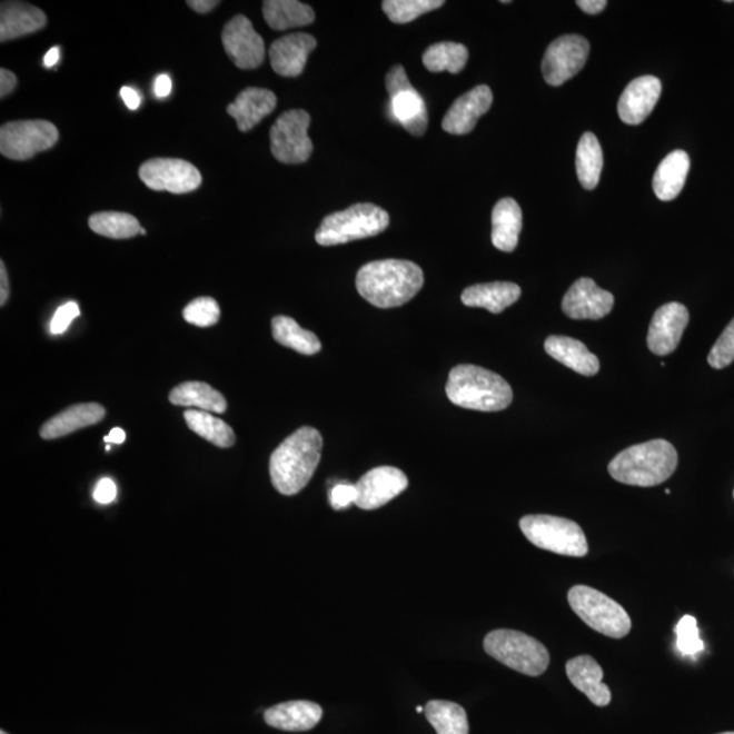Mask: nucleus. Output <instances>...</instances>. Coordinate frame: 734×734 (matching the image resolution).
<instances>
[{"instance_id": "f257e3e1", "label": "nucleus", "mask_w": 734, "mask_h": 734, "mask_svg": "<svg viewBox=\"0 0 734 734\" xmlns=\"http://www.w3.org/2000/svg\"><path fill=\"white\" fill-rule=\"evenodd\" d=\"M424 271L408 260H377L359 269L357 289L377 308H397L411 301L424 287Z\"/></svg>"}, {"instance_id": "f03ea898", "label": "nucleus", "mask_w": 734, "mask_h": 734, "mask_svg": "<svg viewBox=\"0 0 734 734\" xmlns=\"http://www.w3.org/2000/svg\"><path fill=\"white\" fill-rule=\"evenodd\" d=\"M323 437L314 427H301L275 449L269 475L278 493L296 495L314 477L321 460Z\"/></svg>"}, {"instance_id": "7ed1b4c3", "label": "nucleus", "mask_w": 734, "mask_h": 734, "mask_svg": "<svg viewBox=\"0 0 734 734\" xmlns=\"http://www.w3.org/2000/svg\"><path fill=\"white\" fill-rule=\"evenodd\" d=\"M677 463L675 446L665 439H653L621 452L609 463L608 470L623 485L654 487L669 479Z\"/></svg>"}, {"instance_id": "20e7f679", "label": "nucleus", "mask_w": 734, "mask_h": 734, "mask_svg": "<svg viewBox=\"0 0 734 734\" xmlns=\"http://www.w3.org/2000/svg\"><path fill=\"white\" fill-rule=\"evenodd\" d=\"M446 396L456 406L497 413L513 401V390L497 373L475 365H458L449 373Z\"/></svg>"}, {"instance_id": "39448f33", "label": "nucleus", "mask_w": 734, "mask_h": 734, "mask_svg": "<svg viewBox=\"0 0 734 734\" xmlns=\"http://www.w3.org/2000/svg\"><path fill=\"white\" fill-rule=\"evenodd\" d=\"M388 226L389 216L384 208L358 204L324 218L316 231V241L321 247H334L381 235Z\"/></svg>"}, {"instance_id": "423d86ee", "label": "nucleus", "mask_w": 734, "mask_h": 734, "mask_svg": "<svg viewBox=\"0 0 734 734\" xmlns=\"http://www.w3.org/2000/svg\"><path fill=\"white\" fill-rule=\"evenodd\" d=\"M483 646L488 656L526 676H540L549 665L546 646L514 629H494L486 635Z\"/></svg>"}, {"instance_id": "0eeeda50", "label": "nucleus", "mask_w": 734, "mask_h": 734, "mask_svg": "<svg viewBox=\"0 0 734 734\" xmlns=\"http://www.w3.org/2000/svg\"><path fill=\"white\" fill-rule=\"evenodd\" d=\"M568 604L575 615L595 632L621 639L632 632V619L619 603L591 586L577 585L568 591Z\"/></svg>"}, {"instance_id": "6e6552de", "label": "nucleus", "mask_w": 734, "mask_h": 734, "mask_svg": "<svg viewBox=\"0 0 734 734\" xmlns=\"http://www.w3.org/2000/svg\"><path fill=\"white\" fill-rule=\"evenodd\" d=\"M519 528L534 546L549 553L583 558L589 553L584 530L572 519L534 514L519 522Z\"/></svg>"}, {"instance_id": "1a4fd4ad", "label": "nucleus", "mask_w": 734, "mask_h": 734, "mask_svg": "<svg viewBox=\"0 0 734 734\" xmlns=\"http://www.w3.org/2000/svg\"><path fill=\"white\" fill-rule=\"evenodd\" d=\"M58 140V128L46 120L11 121L0 128V152L14 161L52 149Z\"/></svg>"}, {"instance_id": "9d476101", "label": "nucleus", "mask_w": 734, "mask_h": 734, "mask_svg": "<svg viewBox=\"0 0 734 734\" xmlns=\"http://www.w3.org/2000/svg\"><path fill=\"white\" fill-rule=\"evenodd\" d=\"M310 115L302 109L281 113L269 132L271 152L281 163H304L314 151L308 135Z\"/></svg>"}, {"instance_id": "9b49d317", "label": "nucleus", "mask_w": 734, "mask_h": 734, "mask_svg": "<svg viewBox=\"0 0 734 734\" xmlns=\"http://www.w3.org/2000/svg\"><path fill=\"white\" fill-rule=\"evenodd\" d=\"M589 41L583 36L567 34L550 42L544 54L543 77L550 86H561L584 69L589 57Z\"/></svg>"}, {"instance_id": "f8f14e48", "label": "nucleus", "mask_w": 734, "mask_h": 734, "mask_svg": "<svg viewBox=\"0 0 734 734\" xmlns=\"http://www.w3.org/2000/svg\"><path fill=\"white\" fill-rule=\"evenodd\" d=\"M139 177L158 192L188 194L201 184L200 171L191 162L177 158H152L140 167Z\"/></svg>"}, {"instance_id": "ddd939ff", "label": "nucleus", "mask_w": 734, "mask_h": 734, "mask_svg": "<svg viewBox=\"0 0 734 734\" xmlns=\"http://www.w3.org/2000/svg\"><path fill=\"white\" fill-rule=\"evenodd\" d=\"M226 53L238 69L254 70L266 58L265 40L256 32L252 22L245 16H236L226 23L222 32Z\"/></svg>"}, {"instance_id": "4468645a", "label": "nucleus", "mask_w": 734, "mask_h": 734, "mask_svg": "<svg viewBox=\"0 0 734 734\" xmlns=\"http://www.w3.org/2000/svg\"><path fill=\"white\" fill-rule=\"evenodd\" d=\"M355 505L363 510H375L387 505L408 487L406 474L395 467H378L360 477Z\"/></svg>"}, {"instance_id": "2eb2a0df", "label": "nucleus", "mask_w": 734, "mask_h": 734, "mask_svg": "<svg viewBox=\"0 0 734 734\" xmlns=\"http://www.w3.org/2000/svg\"><path fill=\"white\" fill-rule=\"evenodd\" d=\"M614 304V296L599 289L595 280L581 278L563 297L562 309L573 320H599L611 314Z\"/></svg>"}, {"instance_id": "dca6fc26", "label": "nucleus", "mask_w": 734, "mask_h": 734, "mask_svg": "<svg viewBox=\"0 0 734 734\" xmlns=\"http://www.w3.org/2000/svg\"><path fill=\"white\" fill-rule=\"evenodd\" d=\"M688 321V309L683 304L669 302L661 306L648 327V350L656 355H668L675 351Z\"/></svg>"}, {"instance_id": "f3484780", "label": "nucleus", "mask_w": 734, "mask_h": 734, "mask_svg": "<svg viewBox=\"0 0 734 734\" xmlns=\"http://www.w3.org/2000/svg\"><path fill=\"white\" fill-rule=\"evenodd\" d=\"M663 85L657 77L644 76L635 78L627 85L617 102V112L622 121L629 126H638L653 112L659 100Z\"/></svg>"}, {"instance_id": "a211bd4d", "label": "nucleus", "mask_w": 734, "mask_h": 734, "mask_svg": "<svg viewBox=\"0 0 734 734\" xmlns=\"http://www.w3.org/2000/svg\"><path fill=\"white\" fill-rule=\"evenodd\" d=\"M493 106V91L486 85L476 86L458 97L446 112L443 130L452 135H465L474 130L477 120Z\"/></svg>"}, {"instance_id": "6ab92c4d", "label": "nucleus", "mask_w": 734, "mask_h": 734, "mask_svg": "<svg viewBox=\"0 0 734 734\" xmlns=\"http://www.w3.org/2000/svg\"><path fill=\"white\" fill-rule=\"evenodd\" d=\"M317 41L308 33H292L280 37L269 48V60L275 72L280 77L301 76L309 54L315 51Z\"/></svg>"}, {"instance_id": "aec40b11", "label": "nucleus", "mask_w": 734, "mask_h": 734, "mask_svg": "<svg viewBox=\"0 0 734 734\" xmlns=\"http://www.w3.org/2000/svg\"><path fill=\"white\" fill-rule=\"evenodd\" d=\"M566 672L575 688L589 697L593 705L608 706L611 690L603 683L604 672L597 661L591 656H579L567 661Z\"/></svg>"}, {"instance_id": "412c9836", "label": "nucleus", "mask_w": 734, "mask_h": 734, "mask_svg": "<svg viewBox=\"0 0 734 734\" xmlns=\"http://www.w3.org/2000/svg\"><path fill=\"white\" fill-rule=\"evenodd\" d=\"M277 102V96L271 90L248 88L230 103L228 113L237 121L238 130L248 132L274 112Z\"/></svg>"}, {"instance_id": "4be33fe9", "label": "nucleus", "mask_w": 734, "mask_h": 734, "mask_svg": "<svg viewBox=\"0 0 734 734\" xmlns=\"http://www.w3.org/2000/svg\"><path fill=\"white\" fill-rule=\"evenodd\" d=\"M323 718V708L309 701H292L268 708L265 713L267 725L286 732H306Z\"/></svg>"}, {"instance_id": "5701e85b", "label": "nucleus", "mask_w": 734, "mask_h": 734, "mask_svg": "<svg viewBox=\"0 0 734 734\" xmlns=\"http://www.w3.org/2000/svg\"><path fill=\"white\" fill-rule=\"evenodd\" d=\"M47 24L44 11L22 2H3L0 8V41L39 32Z\"/></svg>"}, {"instance_id": "b1692460", "label": "nucleus", "mask_w": 734, "mask_h": 734, "mask_svg": "<svg viewBox=\"0 0 734 734\" xmlns=\"http://www.w3.org/2000/svg\"><path fill=\"white\" fill-rule=\"evenodd\" d=\"M106 416V408L101 404L85 403L77 404L70 408L65 409L52 419H49L44 426L41 427L40 436L44 439H57L69 436V434L85 428L100 424Z\"/></svg>"}, {"instance_id": "393cba45", "label": "nucleus", "mask_w": 734, "mask_h": 734, "mask_svg": "<svg viewBox=\"0 0 734 734\" xmlns=\"http://www.w3.org/2000/svg\"><path fill=\"white\" fill-rule=\"evenodd\" d=\"M522 297V289L512 281H493L469 286L462 294V301L469 308H485L499 315Z\"/></svg>"}, {"instance_id": "a878e982", "label": "nucleus", "mask_w": 734, "mask_h": 734, "mask_svg": "<svg viewBox=\"0 0 734 734\" xmlns=\"http://www.w3.org/2000/svg\"><path fill=\"white\" fill-rule=\"evenodd\" d=\"M549 357L558 360L568 369L586 377L597 375L599 360L595 354L587 350L583 341L568 338V336H549L544 343Z\"/></svg>"}, {"instance_id": "bb28decb", "label": "nucleus", "mask_w": 734, "mask_h": 734, "mask_svg": "<svg viewBox=\"0 0 734 734\" xmlns=\"http://www.w3.org/2000/svg\"><path fill=\"white\" fill-rule=\"evenodd\" d=\"M492 220L494 247L502 252H513L517 248L523 229L522 207L514 199H500L494 207Z\"/></svg>"}, {"instance_id": "cd10ccee", "label": "nucleus", "mask_w": 734, "mask_h": 734, "mask_svg": "<svg viewBox=\"0 0 734 734\" xmlns=\"http://www.w3.org/2000/svg\"><path fill=\"white\" fill-rule=\"evenodd\" d=\"M691 167L690 156L684 150L672 151L658 165L653 179V189L663 201L676 199L687 179Z\"/></svg>"}, {"instance_id": "c85d7f7f", "label": "nucleus", "mask_w": 734, "mask_h": 734, "mask_svg": "<svg viewBox=\"0 0 734 734\" xmlns=\"http://www.w3.org/2000/svg\"><path fill=\"white\" fill-rule=\"evenodd\" d=\"M390 116L414 137H424L428 126V113L424 98L415 90H404L390 97Z\"/></svg>"}, {"instance_id": "c756f323", "label": "nucleus", "mask_w": 734, "mask_h": 734, "mask_svg": "<svg viewBox=\"0 0 734 734\" xmlns=\"http://www.w3.org/2000/svg\"><path fill=\"white\" fill-rule=\"evenodd\" d=\"M262 16L274 30L308 27L316 18L310 6L297 0H267L262 3Z\"/></svg>"}, {"instance_id": "7c9ffc66", "label": "nucleus", "mask_w": 734, "mask_h": 734, "mask_svg": "<svg viewBox=\"0 0 734 734\" xmlns=\"http://www.w3.org/2000/svg\"><path fill=\"white\" fill-rule=\"evenodd\" d=\"M169 400L175 406L198 407L206 413H226L228 403L220 391L210 385L199 381H189L179 385L170 391Z\"/></svg>"}, {"instance_id": "2f4dec72", "label": "nucleus", "mask_w": 734, "mask_h": 734, "mask_svg": "<svg viewBox=\"0 0 734 734\" xmlns=\"http://www.w3.org/2000/svg\"><path fill=\"white\" fill-rule=\"evenodd\" d=\"M604 163L602 146L595 133L586 132L581 138L577 149V175L581 186L587 191L597 187Z\"/></svg>"}, {"instance_id": "473e14b6", "label": "nucleus", "mask_w": 734, "mask_h": 734, "mask_svg": "<svg viewBox=\"0 0 734 734\" xmlns=\"http://www.w3.org/2000/svg\"><path fill=\"white\" fill-rule=\"evenodd\" d=\"M274 339L279 345L304 355H315L321 350V343L310 330L298 326L296 320L287 316H277L272 320Z\"/></svg>"}, {"instance_id": "72a5a7b5", "label": "nucleus", "mask_w": 734, "mask_h": 734, "mask_svg": "<svg viewBox=\"0 0 734 734\" xmlns=\"http://www.w3.org/2000/svg\"><path fill=\"white\" fill-rule=\"evenodd\" d=\"M187 425L201 438L208 440L218 448H230L236 444V436L232 428L226 421L216 418L211 413L198 411V409H188L184 413Z\"/></svg>"}, {"instance_id": "f704fd0d", "label": "nucleus", "mask_w": 734, "mask_h": 734, "mask_svg": "<svg viewBox=\"0 0 734 734\" xmlns=\"http://www.w3.org/2000/svg\"><path fill=\"white\" fill-rule=\"evenodd\" d=\"M425 714L437 734H469L467 713L457 703L430 701Z\"/></svg>"}, {"instance_id": "c9c22d12", "label": "nucleus", "mask_w": 734, "mask_h": 734, "mask_svg": "<svg viewBox=\"0 0 734 734\" xmlns=\"http://www.w3.org/2000/svg\"><path fill=\"white\" fill-rule=\"evenodd\" d=\"M468 57L467 47L458 44V42H437V44L426 49L424 65L432 72L449 71L458 73L467 65Z\"/></svg>"}, {"instance_id": "e433bc0d", "label": "nucleus", "mask_w": 734, "mask_h": 734, "mask_svg": "<svg viewBox=\"0 0 734 734\" xmlns=\"http://www.w3.org/2000/svg\"><path fill=\"white\" fill-rule=\"evenodd\" d=\"M90 229L97 235L113 238V240H127L140 232L139 220L127 212H97L89 219Z\"/></svg>"}, {"instance_id": "4c0bfd02", "label": "nucleus", "mask_w": 734, "mask_h": 734, "mask_svg": "<svg viewBox=\"0 0 734 734\" xmlns=\"http://www.w3.org/2000/svg\"><path fill=\"white\" fill-rule=\"evenodd\" d=\"M444 4V0H385L383 10L391 22L408 23Z\"/></svg>"}, {"instance_id": "58836bf2", "label": "nucleus", "mask_w": 734, "mask_h": 734, "mask_svg": "<svg viewBox=\"0 0 734 734\" xmlns=\"http://www.w3.org/2000/svg\"><path fill=\"white\" fill-rule=\"evenodd\" d=\"M184 318L189 324L196 327H212L219 320L220 309L219 305L214 298L201 297L196 298L182 311Z\"/></svg>"}, {"instance_id": "ea45409f", "label": "nucleus", "mask_w": 734, "mask_h": 734, "mask_svg": "<svg viewBox=\"0 0 734 734\" xmlns=\"http://www.w3.org/2000/svg\"><path fill=\"white\" fill-rule=\"evenodd\" d=\"M676 647L683 656H696L705 651V644L701 639L700 628L694 616L685 615L676 626Z\"/></svg>"}, {"instance_id": "a19ab883", "label": "nucleus", "mask_w": 734, "mask_h": 734, "mask_svg": "<svg viewBox=\"0 0 734 734\" xmlns=\"http://www.w3.org/2000/svg\"><path fill=\"white\" fill-rule=\"evenodd\" d=\"M707 363L713 369H724L734 363V318L727 324L718 340L714 343L708 353Z\"/></svg>"}, {"instance_id": "79ce46f5", "label": "nucleus", "mask_w": 734, "mask_h": 734, "mask_svg": "<svg viewBox=\"0 0 734 734\" xmlns=\"http://www.w3.org/2000/svg\"><path fill=\"white\" fill-rule=\"evenodd\" d=\"M357 500V487L351 483H338L329 489V504L335 510H345Z\"/></svg>"}, {"instance_id": "37998d69", "label": "nucleus", "mask_w": 734, "mask_h": 734, "mask_svg": "<svg viewBox=\"0 0 734 734\" xmlns=\"http://www.w3.org/2000/svg\"><path fill=\"white\" fill-rule=\"evenodd\" d=\"M81 315L77 302H67L57 310L51 321V334L61 335L71 326V323Z\"/></svg>"}, {"instance_id": "c03bdc74", "label": "nucleus", "mask_w": 734, "mask_h": 734, "mask_svg": "<svg viewBox=\"0 0 734 734\" xmlns=\"http://www.w3.org/2000/svg\"><path fill=\"white\" fill-rule=\"evenodd\" d=\"M385 86H387L389 97H394L401 93L404 90L414 88L411 82H409L406 70H404V67L400 65L391 67L387 79H385Z\"/></svg>"}, {"instance_id": "a18cd8bd", "label": "nucleus", "mask_w": 734, "mask_h": 734, "mask_svg": "<svg viewBox=\"0 0 734 734\" xmlns=\"http://www.w3.org/2000/svg\"><path fill=\"white\" fill-rule=\"evenodd\" d=\"M93 497L98 504H112V502L116 500V497H118V487H116V483L112 479H109V477H103V479L97 483Z\"/></svg>"}, {"instance_id": "49530a36", "label": "nucleus", "mask_w": 734, "mask_h": 734, "mask_svg": "<svg viewBox=\"0 0 734 734\" xmlns=\"http://www.w3.org/2000/svg\"><path fill=\"white\" fill-rule=\"evenodd\" d=\"M17 77L10 70H0V97L9 96L17 88Z\"/></svg>"}, {"instance_id": "de8ad7c7", "label": "nucleus", "mask_w": 734, "mask_h": 734, "mask_svg": "<svg viewBox=\"0 0 734 734\" xmlns=\"http://www.w3.org/2000/svg\"><path fill=\"white\" fill-rule=\"evenodd\" d=\"M607 4L605 0H578L577 2L578 8L591 16L599 14L607 8Z\"/></svg>"}, {"instance_id": "09e8293b", "label": "nucleus", "mask_w": 734, "mask_h": 734, "mask_svg": "<svg viewBox=\"0 0 734 734\" xmlns=\"http://www.w3.org/2000/svg\"><path fill=\"white\" fill-rule=\"evenodd\" d=\"M122 101L126 102L128 109L137 110L140 106V96L131 88H122L120 90Z\"/></svg>"}, {"instance_id": "8fccbe9b", "label": "nucleus", "mask_w": 734, "mask_h": 734, "mask_svg": "<svg viewBox=\"0 0 734 734\" xmlns=\"http://www.w3.org/2000/svg\"><path fill=\"white\" fill-rule=\"evenodd\" d=\"M187 4L199 14H207V12L216 9L219 2L217 0H189Z\"/></svg>"}, {"instance_id": "3c124183", "label": "nucleus", "mask_w": 734, "mask_h": 734, "mask_svg": "<svg viewBox=\"0 0 734 734\" xmlns=\"http://www.w3.org/2000/svg\"><path fill=\"white\" fill-rule=\"evenodd\" d=\"M0 281H2V287H0V305L4 306L10 297V285L3 261L0 262Z\"/></svg>"}, {"instance_id": "603ef678", "label": "nucleus", "mask_w": 734, "mask_h": 734, "mask_svg": "<svg viewBox=\"0 0 734 734\" xmlns=\"http://www.w3.org/2000/svg\"><path fill=\"white\" fill-rule=\"evenodd\" d=\"M156 96L159 98H165L170 95L171 91V81L170 77L167 73L159 76L155 86Z\"/></svg>"}, {"instance_id": "864d4df0", "label": "nucleus", "mask_w": 734, "mask_h": 734, "mask_svg": "<svg viewBox=\"0 0 734 734\" xmlns=\"http://www.w3.org/2000/svg\"><path fill=\"white\" fill-rule=\"evenodd\" d=\"M127 436L126 432L121 430V428H113V430H110L109 436L103 438V443H107L108 445L110 444H122L125 443Z\"/></svg>"}, {"instance_id": "5fc2aeb1", "label": "nucleus", "mask_w": 734, "mask_h": 734, "mask_svg": "<svg viewBox=\"0 0 734 734\" xmlns=\"http://www.w3.org/2000/svg\"><path fill=\"white\" fill-rule=\"evenodd\" d=\"M59 57H60V51L58 47L49 49L44 58V66L53 67L54 65L58 63Z\"/></svg>"}, {"instance_id": "6e6d98bb", "label": "nucleus", "mask_w": 734, "mask_h": 734, "mask_svg": "<svg viewBox=\"0 0 734 734\" xmlns=\"http://www.w3.org/2000/svg\"><path fill=\"white\" fill-rule=\"evenodd\" d=\"M416 712L418 713H425V708L421 706L416 707Z\"/></svg>"}, {"instance_id": "4d7b16f0", "label": "nucleus", "mask_w": 734, "mask_h": 734, "mask_svg": "<svg viewBox=\"0 0 734 734\" xmlns=\"http://www.w3.org/2000/svg\"><path fill=\"white\" fill-rule=\"evenodd\" d=\"M140 235L146 236V230H145V229H140Z\"/></svg>"}, {"instance_id": "13d9d810", "label": "nucleus", "mask_w": 734, "mask_h": 734, "mask_svg": "<svg viewBox=\"0 0 734 734\" xmlns=\"http://www.w3.org/2000/svg\"><path fill=\"white\" fill-rule=\"evenodd\" d=\"M720 734H734V732H726V733H720Z\"/></svg>"}, {"instance_id": "bf43d9fd", "label": "nucleus", "mask_w": 734, "mask_h": 734, "mask_svg": "<svg viewBox=\"0 0 734 734\" xmlns=\"http://www.w3.org/2000/svg\"><path fill=\"white\" fill-rule=\"evenodd\" d=\"M0 734H9V733H6L4 731H2V732H0Z\"/></svg>"}]
</instances>
